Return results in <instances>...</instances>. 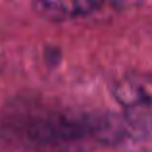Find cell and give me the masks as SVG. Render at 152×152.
Returning <instances> with one entry per match:
<instances>
[{
	"label": "cell",
	"mask_w": 152,
	"mask_h": 152,
	"mask_svg": "<svg viewBox=\"0 0 152 152\" xmlns=\"http://www.w3.org/2000/svg\"><path fill=\"white\" fill-rule=\"evenodd\" d=\"M15 125L23 135L41 145H62V142H77L91 137H102L98 131V123L91 119H77L64 115L60 112H27V115L18 119Z\"/></svg>",
	"instance_id": "cell-1"
},
{
	"label": "cell",
	"mask_w": 152,
	"mask_h": 152,
	"mask_svg": "<svg viewBox=\"0 0 152 152\" xmlns=\"http://www.w3.org/2000/svg\"><path fill=\"white\" fill-rule=\"evenodd\" d=\"M102 2H39L35 10L48 19H73V18H87L94 12L104 10Z\"/></svg>",
	"instance_id": "cell-2"
}]
</instances>
